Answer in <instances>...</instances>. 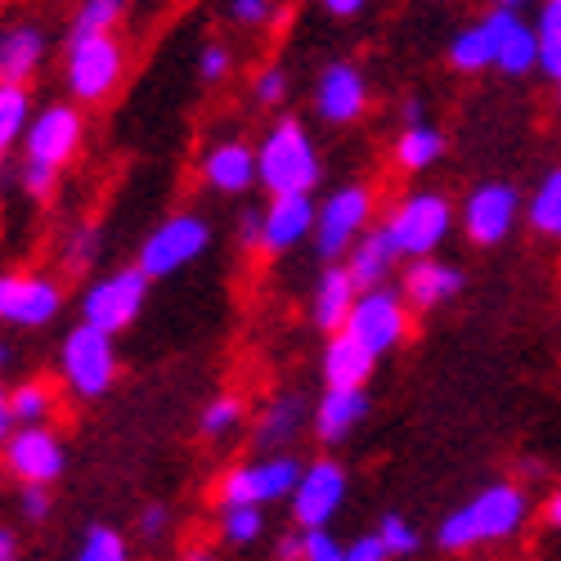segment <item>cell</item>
<instances>
[{"instance_id":"6da1fadb","label":"cell","mask_w":561,"mask_h":561,"mask_svg":"<svg viewBox=\"0 0 561 561\" xmlns=\"http://www.w3.org/2000/svg\"><path fill=\"white\" fill-rule=\"evenodd\" d=\"M526 522H530V494L517 481H494L449 512L436 526V543L445 552H472V548L517 539Z\"/></svg>"},{"instance_id":"7a4b0ae2","label":"cell","mask_w":561,"mask_h":561,"mask_svg":"<svg viewBox=\"0 0 561 561\" xmlns=\"http://www.w3.org/2000/svg\"><path fill=\"white\" fill-rule=\"evenodd\" d=\"M323 180V153L301 117H274L256 139V190L274 194H314Z\"/></svg>"},{"instance_id":"3957f363","label":"cell","mask_w":561,"mask_h":561,"mask_svg":"<svg viewBox=\"0 0 561 561\" xmlns=\"http://www.w3.org/2000/svg\"><path fill=\"white\" fill-rule=\"evenodd\" d=\"M130 72V50L117 32H85L64 41V90L81 108L108 104Z\"/></svg>"},{"instance_id":"277c9868","label":"cell","mask_w":561,"mask_h":561,"mask_svg":"<svg viewBox=\"0 0 561 561\" xmlns=\"http://www.w3.org/2000/svg\"><path fill=\"white\" fill-rule=\"evenodd\" d=\"M122 373V355H117V337L100 333L90 323H72L59 342V382L72 400L95 404L117 387Z\"/></svg>"},{"instance_id":"5b68a950","label":"cell","mask_w":561,"mask_h":561,"mask_svg":"<svg viewBox=\"0 0 561 561\" xmlns=\"http://www.w3.org/2000/svg\"><path fill=\"white\" fill-rule=\"evenodd\" d=\"M68 293L64 278L32 265H5L0 270V329L14 333H41L64 314Z\"/></svg>"},{"instance_id":"8992f818","label":"cell","mask_w":561,"mask_h":561,"mask_svg":"<svg viewBox=\"0 0 561 561\" xmlns=\"http://www.w3.org/2000/svg\"><path fill=\"white\" fill-rule=\"evenodd\" d=\"M207 252H211V220L203 211H171L145 233L135 265L158 284V278H175L190 265H198Z\"/></svg>"},{"instance_id":"52a82bcc","label":"cell","mask_w":561,"mask_h":561,"mask_svg":"<svg viewBox=\"0 0 561 561\" xmlns=\"http://www.w3.org/2000/svg\"><path fill=\"white\" fill-rule=\"evenodd\" d=\"M301 477V458L293 449H278V454H252L229 462L225 472L211 485L216 503H252V507H274V503H288L293 485Z\"/></svg>"},{"instance_id":"ba28073f","label":"cell","mask_w":561,"mask_h":561,"mask_svg":"<svg viewBox=\"0 0 561 561\" xmlns=\"http://www.w3.org/2000/svg\"><path fill=\"white\" fill-rule=\"evenodd\" d=\"M149 284L153 278L139 265H117L108 274H95L77 297V314H81V323H90V329L117 337V333L130 329L139 314H145Z\"/></svg>"},{"instance_id":"9c48e42d","label":"cell","mask_w":561,"mask_h":561,"mask_svg":"<svg viewBox=\"0 0 561 561\" xmlns=\"http://www.w3.org/2000/svg\"><path fill=\"white\" fill-rule=\"evenodd\" d=\"M81 149H85V108L72 100H50L32 113L27 135L19 145V162L64 175L81 158Z\"/></svg>"},{"instance_id":"30bf717a","label":"cell","mask_w":561,"mask_h":561,"mask_svg":"<svg viewBox=\"0 0 561 561\" xmlns=\"http://www.w3.org/2000/svg\"><path fill=\"white\" fill-rule=\"evenodd\" d=\"M454 220H458V211H454V203L445 194L413 190L387 211L382 229H387V239L396 243V252L404 261H413V256H436L445 248V239L454 233Z\"/></svg>"},{"instance_id":"8fae6325","label":"cell","mask_w":561,"mask_h":561,"mask_svg":"<svg viewBox=\"0 0 561 561\" xmlns=\"http://www.w3.org/2000/svg\"><path fill=\"white\" fill-rule=\"evenodd\" d=\"M373 216H378V194L373 184H342V190L323 194V203H314V233L310 248L314 256L329 265L342 261L364 229H373Z\"/></svg>"},{"instance_id":"7c38bea8","label":"cell","mask_w":561,"mask_h":561,"mask_svg":"<svg viewBox=\"0 0 561 561\" xmlns=\"http://www.w3.org/2000/svg\"><path fill=\"white\" fill-rule=\"evenodd\" d=\"M351 499V472L346 462L323 454L301 462V477L288 494V517L297 530H333V522L342 517V507Z\"/></svg>"},{"instance_id":"4fadbf2b","label":"cell","mask_w":561,"mask_h":561,"mask_svg":"<svg viewBox=\"0 0 561 561\" xmlns=\"http://www.w3.org/2000/svg\"><path fill=\"white\" fill-rule=\"evenodd\" d=\"M409 329H413V310L409 301L400 297V288L382 284V288H364L351 306V319H346V333L373 351V355H391L409 342Z\"/></svg>"},{"instance_id":"5bb4252c","label":"cell","mask_w":561,"mask_h":561,"mask_svg":"<svg viewBox=\"0 0 561 561\" xmlns=\"http://www.w3.org/2000/svg\"><path fill=\"white\" fill-rule=\"evenodd\" d=\"M0 467L14 485H59L68 472V445L55 432V423L41 427H14L10 440L0 445Z\"/></svg>"},{"instance_id":"9a60e30c","label":"cell","mask_w":561,"mask_h":561,"mask_svg":"<svg viewBox=\"0 0 561 561\" xmlns=\"http://www.w3.org/2000/svg\"><path fill=\"white\" fill-rule=\"evenodd\" d=\"M522 216H526L522 194L512 190V184H503V180L477 184V190L467 194L462 207H458V225H462V233H467V239H472L477 248H499L507 233L517 229Z\"/></svg>"},{"instance_id":"2e32d148","label":"cell","mask_w":561,"mask_h":561,"mask_svg":"<svg viewBox=\"0 0 561 561\" xmlns=\"http://www.w3.org/2000/svg\"><path fill=\"white\" fill-rule=\"evenodd\" d=\"M368 77L359 64L351 59H333L323 64L319 77H314V90H310V104H314V117L323 126H355L364 113H368Z\"/></svg>"},{"instance_id":"e0dca14e","label":"cell","mask_w":561,"mask_h":561,"mask_svg":"<svg viewBox=\"0 0 561 561\" xmlns=\"http://www.w3.org/2000/svg\"><path fill=\"white\" fill-rule=\"evenodd\" d=\"M198 180L216 198H243L256 190V145L243 135H216L198 153Z\"/></svg>"},{"instance_id":"ac0fdd59","label":"cell","mask_w":561,"mask_h":561,"mask_svg":"<svg viewBox=\"0 0 561 561\" xmlns=\"http://www.w3.org/2000/svg\"><path fill=\"white\" fill-rule=\"evenodd\" d=\"M261 211L256 252L261 256H288L314 233V194H274Z\"/></svg>"},{"instance_id":"d6986e66","label":"cell","mask_w":561,"mask_h":561,"mask_svg":"<svg viewBox=\"0 0 561 561\" xmlns=\"http://www.w3.org/2000/svg\"><path fill=\"white\" fill-rule=\"evenodd\" d=\"M50 59V27L41 19H5L0 23V81L27 85Z\"/></svg>"},{"instance_id":"ffe728a7","label":"cell","mask_w":561,"mask_h":561,"mask_svg":"<svg viewBox=\"0 0 561 561\" xmlns=\"http://www.w3.org/2000/svg\"><path fill=\"white\" fill-rule=\"evenodd\" d=\"M368 417V391L364 387H323V396L310 404V436L323 449L346 445Z\"/></svg>"},{"instance_id":"44dd1931","label":"cell","mask_w":561,"mask_h":561,"mask_svg":"<svg viewBox=\"0 0 561 561\" xmlns=\"http://www.w3.org/2000/svg\"><path fill=\"white\" fill-rule=\"evenodd\" d=\"M306 432H310V404L297 391H278V396H270L252 413V445H256V454L293 449L297 436H306Z\"/></svg>"},{"instance_id":"7402d4cb","label":"cell","mask_w":561,"mask_h":561,"mask_svg":"<svg viewBox=\"0 0 561 561\" xmlns=\"http://www.w3.org/2000/svg\"><path fill=\"white\" fill-rule=\"evenodd\" d=\"M458 293H462V270L440 256H413L400 274V297L409 301V310L432 314V310L449 306Z\"/></svg>"},{"instance_id":"603a6c76","label":"cell","mask_w":561,"mask_h":561,"mask_svg":"<svg viewBox=\"0 0 561 561\" xmlns=\"http://www.w3.org/2000/svg\"><path fill=\"white\" fill-rule=\"evenodd\" d=\"M494 27V68L507 77H526L539 68V32L512 10H490L485 14Z\"/></svg>"},{"instance_id":"cb8c5ba5","label":"cell","mask_w":561,"mask_h":561,"mask_svg":"<svg viewBox=\"0 0 561 561\" xmlns=\"http://www.w3.org/2000/svg\"><path fill=\"white\" fill-rule=\"evenodd\" d=\"M359 288H355V278L346 274L342 261H329L319 270L314 278V288H310V323L329 337V333H342L346 329V319H351V306H355Z\"/></svg>"},{"instance_id":"d4e9b609","label":"cell","mask_w":561,"mask_h":561,"mask_svg":"<svg viewBox=\"0 0 561 561\" xmlns=\"http://www.w3.org/2000/svg\"><path fill=\"white\" fill-rule=\"evenodd\" d=\"M373 368H378V355L364 351L346 329L342 333H329L319 351V378L323 387H368Z\"/></svg>"},{"instance_id":"484cf974","label":"cell","mask_w":561,"mask_h":561,"mask_svg":"<svg viewBox=\"0 0 561 561\" xmlns=\"http://www.w3.org/2000/svg\"><path fill=\"white\" fill-rule=\"evenodd\" d=\"M396 261H400V252H396V243L387 239V229H382V225L364 229L359 239H355V248L342 256V265H346V274L355 278V288H359V293H364V288H382V284H391Z\"/></svg>"},{"instance_id":"4316f807","label":"cell","mask_w":561,"mask_h":561,"mask_svg":"<svg viewBox=\"0 0 561 561\" xmlns=\"http://www.w3.org/2000/svg\"><path fill=\"white\" fill-rule=\"evenodd\" d=\"M391 158H396L400 171L423 175V171H432V167L445 158V135H440L432 122H409V126H400V135H396Z\"/></svg>"},{"instance_id":"83f0119b","label":"cell","mask_w":561,"mask_h":561,"mask_svg":"<svg viewBox=\"0 0 561 561\" xmlns=\"http://www.w3.org/2000/svg\"><path fill=\"white\" fill-rule=\"evenodd\" d=\"M243 427H248V400L233 396V391H220V396H211L198 409V436L207 445H225V440L239 436Z\"/></svg>"},{"instance_id":"f1b7e54d","label":"cell","mask_w":561,"mask_h":561,"mask_svg":"<svg viewBox=\"0 0 561 561\" xmlns=\"http://www.w3.org/2000/svg\"><path fill=\"white\" fill-rule=\"evenodd\" d=\"M449 68L467 72V77L494 68V27H490V19H477V23H467V27L454 32V41H449Z\"/></svg>"},{"instance_id":"f546056e","label":"cell","mask_w":561,"mask_h":561,"mask_svg":"<svg viewBox=\"0 0 561 561\" xmlns=\"http://www.w3.org/2000/svg\"><path fill=\"white\" fill-rule=\"evenodd\" d=\"M10 409H14V427H41L55 423L59 413V391L45 378H23L10 387Z\"/></svg>"},{"instance_id":"4dcf8cb0","label":"cell","mask_w":561,"mask_h":561,"mask_svg":"<svg viewBox=\"0 0 561 561\" xmlns=\"http://www.w3.org/2000/svg\"><path fill=\"white\" fill-rule=\"evenodd\" d=\"M100 252H104V229L95 220H72L59 233V248H55L64 274H85L90 265L100 261Z\"/></svg>"},{"instance_id":"1f68e13d","label":"cell","mask_w":561,"mask_h":561,"mask_svg":"<svg viewBox=\"0 0 561 561\" xmlns=\"http://www.w3.org/2000/svg\"><path fill=\"white\" fill-rule=\"evenodd\" d=\"M36 104H32V90L14 85V81H0V162H5L27 135Z\"/></svg>"},{"instance_id":"d6a6232c","label":"cell","mask_w":561,"mask_h":561,"mask_svg":"<svg viewBox=\"0 0 561 561\" xmlns=\"http://www.w3.org/2000/svg\"><path fill=\"white\" fill-rule=\"evenodd\" d=\"M216 535L225 548H256L265 539V507L252 503H220L216 512Z\"/></svg>"},{"instance_id":"836d02e7","label":"cell","mask_w":561,"mask_h":561,"mask_svg":"<svg viewBox=\"0 0 561 561\" xmlns=\"http://www.w3.org/2000/svg\"><path fill=\"white\" fill-rule=\"evenodd\" d=\"M526 220L535 233H543V239H557L561 243V167H552L543 180H539V190L530 194L526 203Z\"/></svg>"},{"instance_id":"e575fe53","label":"cell","mask_w":561,"mask_h":561,"mask_svg":"<svg viewBox=\"0 0 561 561\" xmlns=\"http://www.w3.org/2000/svg\"><path fill=\"white\" fill-rule=\"evenodd\" d=\"M130 10V0H77V10L68 19V36H85V32H117L122 19Z\"/></svg>"},{"instance_id":"d590c367","label":"cell","mask_w":561,"mask_h":561,"mask_svg":"<svg viewBox=\"0 0 561 561\" xmlns=\"http://www.w3.org/2000/svg\"><path fill=\"white\" fill-rule=\"evenodd\" d=\"M72 561H135V557H130V539L117 526L100 522V526H85Z\"/></svg>"},{"instance_id":"8d00e7d4","label":"cell","mask_w":561,"mask_h":561,"mask_svg":"<svg viewBox=\"0 0 561 561\" xmlns=\"http://www.w3.org/2000/svg\"><path fill=\"white\" fill-rule=\"evenodd\" d=\"M535 32H539V68L561 85V0H543Z\"/></svg>"},{"instance_id":"74e56055","label":"cell","mask_w":561,"mask_h":561,"mask_svg":"<svg viewBox=\"0 0 561 561\" xmlns=\"http://www.w3.org/2000/svg\"><path fill=\"white\" fill-rule=\"evenodd\" d=\"M225 19L243 32H270L288 14H284V0H225Z\"/></svg>"},{"instance_id":"f35d334b","label":"cell","mask_w":561,"mask_h":561,"mask_svg":"<svg viewBox=\"0 0 561 561\" xmlns=\"http://www.w3.org/2000/svg\"><path fill=\"white\" fill-rule=\"evenodd\" d=\"M288 95H293V77H288L284 64H261V68L252 72V104H261V108H284Z\"/></svg>"},{"instance_id":"ab89813d","label":"cell","mask_w":561,"mask_h":561,"mask_svg":"<svg viewBox=\"0 0 561 561\" xmlns=\"http://www.w3.org/2000/svg\"><path fill=\"white\" fill-rule=\"evenodd\" d=\"M378 539L387 543L391 561H404V557H413L417 548H423V535H417V526L409 517H400V512H387V517L378 522Z\"/></svg>"},{"instance_id":"60d3db41","label":"cell","mask_w":561,"mask_h":561,"mask_svg":"<svg viewBox=\"0 0 561 561\" xmlns=\"http://www.w3.org/2000/svg\"><path fill=\"white\" fill-rule=\"evenodd\" d=\"M233 64H239V55H233V45H229V41H207L203 50H198L194 72H198L203 85H220V81L233 77Z\"/></svg>"},{"instance_id":"b9f144b4","label":"cell","mask_w":561,"mask_h":561,"mask_svg":"<svg viewBox=\"0 0 561 561\" xmlns=\"http://www.w3.org/2000/svg\"><path fill=\"white\" fill-rule=\"evenodd\" d=\"M14 184H19V190H23L32 203H50V198L59 194V175L45 171V167H32V162H19Z\"/></svg>"},{"instance_id":"7bdbcfd3","label":"cell","mask_w":561,"mask_h":561,"mask_svg":"<svg viewBox=\"0 0 561 561\" xmlns=\"http://www.w3.org/2000/svg\"><path fill=\"white\" fill-rule=\"evenodd\" d=\"M135 530H139V539H145V543H162L175 530V512L167 503H145V507H139V517H135Z\"/></svg>"},{"instance_id":"ee69618b","label":"cell","mask_w":561,"mask_h":561,"mask_svg":"<svg viewBox=\"0 0 561 561\" xmlns=\"http://www.w3.org/2000/svg\"><path fill=\"white\" fill-rule=\"evenodd\" d=\"M19 512H23V522H27V526L50 522V512H55V494H50V485H19Z\"/></svg>"},{"instance_id":"f6af8a7d","label":"cell","mask_w":561,"mask_h":561,"mask_svg":"<svg viewBox=\"0 0 561 561\" xmlns=\"http://www.w3.org/2000/svg\"><path fill=\"white\" fill-rule=\"evenodd\" d=\"M342 557H346V561H391V552H387V543L378 539V530H364V535L346 539V543H342Z\"/></svg>"},{"instance_id":"bcb514c9","label":"cell","mask_w":561,"mask_h":561,"mask_svg":"<svg viewBox=\"0 0 561 561\" xmlns=\"http://www.w3.org/2000/svg\"><path fill=\"white\" fill-rule=\"evenodd\" d=\"M301 561H346L333 530H306V557Z\"/></svg>"},{"instance_id":"7dc6e473","label":"cell","mask_w":561,"mask_h":561,"mask_svg":"<svg viewBox=\"0 0 561 561\" xmlns=\"http://www.w3.org/2000/svg\"><path fill=\"white\" fill-rule=\"evenodd\" d=\"M301 557H306V530L293 526L284 539L274 543V561H301Z\"/></svg>"},{"instance_id":"c3c4849f","label":"cell","mask_w":561,"mask_h":561,"mask_svg":"<svg viewBox=\"0 0 561 561\" xmlns=\"http://www.w3.org/2000/svg\"><path fill=\"white\" fill-rule=\"evenodd\" d=\"M319 10L329 19H355L368 10V0H319Z\"/></svg>"},{"instance_id":"681fc988","label":"cell","mask_w":561,"mask_h":561,"mask_svg":"<svg viewBox=\"0 0 561 561\" xmlns=\"http://www.w3.org/2000/svg\"><path fill=\"white\" fill-rule=\"evenodd\" d=\"M256 233H261V211H243L239 216V248L256 252Z\"/></svg>"},{"instance_id":"f907efd6","label":"cell","mask_w":561,"mask_h":561,"mask_svg":"<svg viewBox=\"0 0 561 561\" xmlns=\"http://www.w3.org/2000/svg\"><path fill=\"white\" fill-rule=\"evenodd\" d=\"M175 561H220V552H216V543L194 539V543H184V548H180V557H175Z\"/></svg>"},{"instance_id":"816d5d0a","label":"cell","mask_w":561,"mask_h":561,"mask_svg":"<svg viewBox=\"0 0 561 561\" xmlns=\"http://www.w3.org/2000/svg\"><path fill=\"white\" fill-rule=\"evenodd\" d=\"M0 561H23V539L14 526H0Z\"/></svg>"},{"instance_id":"f5cc1de1","label":"cell","mask_w":561,"mask_h":561,"mask_svg":"<svg viewBox=\"0 0 561 561\" xmlns=\"http://www.w3.org/2000/svg\"><path fill=\"white\" fill-rule=\"evenodd\" d=\"M10 432H14V409H10V387L0 382V445L10 440Z\"/></svg>"},{"instance_id":"db71d44e","label":"cell","mask_w":561,"mask_h":561,"mask_svg":"<svg viewBox=\"0 0 561 561\" xmlns=\"http://www.w3.org/2000/svg\"><path fill=\"white\" fill-rule=\"evenodd\" d=\"M543 517H548V526L561 530V490H552V499L543 503Z\"/></svg>"},{"instance_id":"11a10c76","label":"cell","mask_w":561,"mask_h":561,"mask_svg":"<svg viewBox=\"0 0 561 561\" xmlns=\"http://www.w3.org/2000/svg\"><path fill=\"white\" fill-rule=\"evenodd\" d=\"M400 113H404V126H409V122H423V100H417V95H409Z\"/></svg>"},{"instance_id":"9f6ffc18","label":"cell","mask_w":561,"mask_h":561,"mask_svg":"<svg viewBox=\"0 0 561 561\" xmlns=\"http://www.w3.org/2000/svg\"><path fill=\"white\" fill-rule=\"evenodd\" d=\"M530 5V0H490V10H512V14H522Z\"/></svg>"},{"instance_id":"6f0895ef","label":"cell","mask_w":561,"mask_h":561,"mask_svg":"<svg viewBox=\"0 0 561 561\" xmlns=\"http://www.w3.org/2000/svg\"><path fill=\"white\" fill-rule=\"evenodd\" d=\"M10 355H14V351H10V342H5V337H0V373H5V368H10Z\"/></svg>"},{"instance_id":"680465c9","label":"cell","mask_w":561,"mask_h":561,"mask_svg":"<svg viewBox=\"0 0 561 561\" xmlns=\"http://www.w3.org/2000/svg\"><path fill=\"white\" fill-rule=\"evenodd\" d=\"M557 104H561V85H557Z\"/></svg>"},{"instance_id":"91938a15","label":"cell","mask_w":561,"mask_h":561,"mask_svg":"<svg viewBox=\"0 0 561 561\" xmlns=\"http://www.w3.org/2000/svg\"><path fill=\"white\" fill-rule=\"evenodd\" d=\"M0 5H5V0H0Z\"/></svg>"}]
</instances>
